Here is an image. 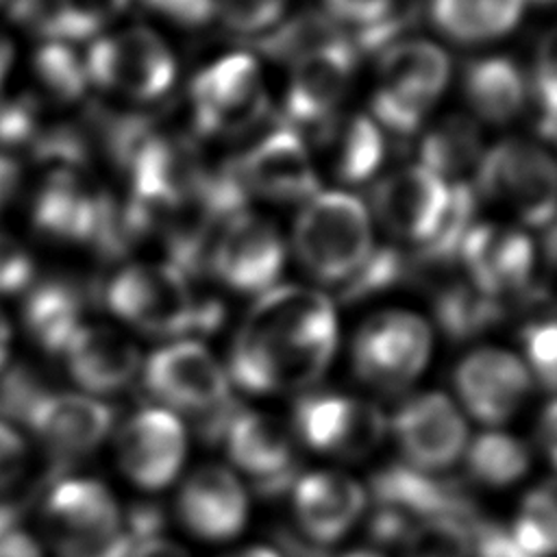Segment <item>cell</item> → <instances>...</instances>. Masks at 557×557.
I'll use <instances>...</instances> for the list:
<instances>
[{
    "instance_id": "1",
    "label": "cell",
    "mask_w": 557,
    "mask_h": 557,
    "mask_svg": "<svg viewBox=\"0 0 557 557\" xmlns=\"http://www.w3.org/2000/svg\"><path fill=\"white\" fill-rule=\"evenodd\" d=\"M337 346L333 302L302 285H274L259 294L242 322L228 374L244 392L302 389L329 368Z\"/></svg>"
},
{
    "instance_id": "2",
    "label": "cell",
    "mask_w": 557,
    "mask_h": 557,
    "mask_svg": "<svg viewBox=\"0 0 557 557\" xmlns=\"http://www.w3.org/2000/svg\"><path fill=\"white\" fill-rule=\"evenodd\" d=\"M104 302L120 320L157 337L213 333L224 318V307L200 298L172 263L124 265L107 283Z\"/></svg>"
},
{
    "instance_id": "3",
    "label": "cell",
    "mask_w": 557,
    "mask_h": 557,
    "mask_svg": "<svg viewBox=\"0 0 557 557\" xmlns=\"http://www.w3.org/2000/svg\"><path fill=\"white\" fill-rule=\"evenodd\" d=\"M292 246L307 274L344 285L374 250L368 209L352 194L318 191L296 218Z\"/></svg>"
},
{
    "instance_id": "4",
    "label": "cell",
    "mask_w": 557,
    "mask_h": 557,
    "mask_svg": "<svg viewBox=\"0 0 557 557\" xmlns=\"http://www.w3.org/2000/svg\"><path fill=\"white\" fill-rule=\"evenodd\" d=\"M450 63L440 46L426 39L387 46L376 67L374 122L394 135L416 133L446 89Z\"/></svg>"
},
{
    "instance_id": "5",
    "label": "cell",
    "mask_w": 557,
    "mask_h": 557,
    "mask_svg": "<svg viewBox=\"0 0 557 557\" xmlns=\"http://www.w3.org/2000/svg\"><path fill=\"white\" fill-rule=\"evenodd\" d=\"M474 185L527 226L548 228L557 218V161L529 139L509 137L483 152Z\"/></svg>"
},
{
    "instance_id": "6",
    "label": "cell",
    "mask_w": 557,
    "mask_h": 557,
    "mask_svg": "<svg viewBox=\"0 0 557 557\" xmlns=\"http://www.w3.org/2000/svg\"><path fill=\"white\" fill-rule=\"evenodd\" d=\"M44 516L57 557H128L117 500L96 479L67 476L52 483Z\"/></svg>"
},
{
    "instance_id": "7",
    "label": "cell",
    "mask_w": 557,
    "mask_h": 557,
    "mask_svg": "<svg viewBox=\"0 0 557 557\" xmlns=\"http://www.w3.org/2000/svg\"><path fill=\"white\" fill-rule=\"evenodd\" d=\"M89 83L135 102L161 98L176 78L168 44L146 26H131L98 37L85 54Z\"/></svg>"
},
{
    "instance_id": "8",
    "label": "cell",
    "mask_w": 557,
    "mask_h": 557,
    "mask_svg": "<svg viewBox=\"0 0 557 557\" xmlns=\"http://www.w3.org/2000/svg\"><path fill=\"white\" fill-rule=\"evenodd\" d=\"M433 348L424 318L387 309L370 315L352 339L355 374L381 392H398L413 383L429 363Z\"/></svg>"
},
{
    "instance_id": "9",
    "label": "cell",
    "mask_w": 557,
    "mask_h": 557,
    "mask_svg": "<svg viewBox=\"0 0 557 557\" xmlns=\"http://www.w3.org/2000/svg\"><path fill=\"white\" fill-rule=\"evenodd\" d=\"M120 211L91 181L72 168L52 172L33 205L35 226L63 242L120 250Z\"/></svg>"
},
{
    "instance_id": "10",
    "label": "cell",
    "mask_w": 557,
    "mask_h": 557,
    "mask_svg": "<svg viewBox=\"0 0 557 557\" xmlns=\"http://www.w3.org/2000/svg\"><path fill=\"white\" fill-rule=\"evenodd\" d=\"M292 433L315 453L363 459L383 442V411L361 398L335 392H307L292 409Z\"/></svg>"
},
{
    "instance_id": "11",
    "label": "cell",
    "mask_w": 557,
    "mask_h": 557,
    "mask_svg": "<svg viewBox=\"0 0 557 557\" xmlns=\"http://www.w3.org/2000/svg\"><path fill=\"white\" fill-rule=\"evenodd\" d=\"M148 394L170 409L202 420L228 403V376L220 361L194 339H176L154 350L141 366Z\"/></svg>"
},
{
    "instance_id": "12",
    "label": "cell",
    "mask_w": 557,
    "mask_h": 557,
    "mask_svg": "<svg viewBox=\"0 0 557 557\" xmlns=\"http://www.w3.org/2000/svg\"><path fill=\"white\" fill-rule=\"evenodd\" d=\"M194 124L202 135L242 133L263 117L268 98L250 52H231L202 67L189 89Z\"/></svg>"
},
{
    "instance_id": "13",
    "label": "cell",
    "mask_w": 557,
    "mask_h": 557,
    "mask_svg": "<svg viewBox=\"0 0 557 557\" xmlns=\"http://www.w3.org/2000/svg\"><path fill=\"white\" fill-rule=\"evenodd\" d=\"M228 170L246 198L252 194L270 202L305 205L320 191V176L309 148L287 124L263 133Z\"/></svg>"
},
{
    "instance_id": "14",
    "label": "cell",
    "mask_w": 557,
    "mask_h": 557,
    "mask_svg": "<svg viewBox=\"0 0 557 557\" xmlns=\"http://www.w3.org/2000/svg\"><path fill=\"white\" fill-rule=\"evenodd\" d=\"M205 265L226 287L259 296L274 287L285 265V244L270 220L244 209L220 228Z\"/></svg>"
},
{
    "instance_id": "15",
    "label": "cell",
    "mask_w": 557,
    "mask_h": 557,
    "mask_svg": "<svg viewBox=\"0 0 557 557\" xmlns=\"http://www.w3.org/2000/svg\"><path fill=\"white\" fill-rule=\"evenodd\" d=\"M113 422L115 413L107 403L89 394L50 389L35 396L22 420L59 466L91 455L109 437Z\"/></svg>"
},
{
    "instance_id": "16",
    "label": "cell",
    "mask_w": 557,
    "mask_h": 557,
    "mask_svg": "<svg viewBox=\"0 0 557 557\" xmlns=\"http://www.w3.org/2000/svg\"><path fill=\"white\" fill-rule=\"evenodd\" d=\"M389 426L407 466L422 472L448 470L468 446L461 411L440 392H424L405 400Z\"/></svg>"
},
{
    "instance_id": "17",
    "label": "cell",
    "mask_w": 557,
    "mask_h": 557,
    "mask_svg": "<svg viewBox=\"0 0 557 557\" xmlns=\"http://www.w3.org/2000/svg\"><path fill=\"white\" fill-rule=\"evenodd\" d=\"M448 202L450 183L420 163L383 176L372 191V207L385 231L418 248L440 231Z\"/></svg>"
},
{
    "instance_id": "18",
    "label": "cell",
    "mask_w": 557,
    "mask_h": 557,
    "mask_svg": "<svg viewBox=\"0 0 557 557\" xmlns=\"http://www.w3.org/2000/svg\"><path fill=\"white\" fill-rule=\"evenodd\" d=\"M457 259L466 278L487 296L505 302L527 296L535 270V246L516 226L474 222L461 242Z\"/></svg>"
},
{
    "instance_id": "19",
    "label": "cell",
    "mask_w": 557,
    "mask_h": 557,
    "mask_svg": "<svg viewBox=\"0 0 557 557\" xmlns=\"http://www.w3.org/2000/svg\"><path fill=\"white\" fill-rule=\"evenodd\" d=\"M531 385L533 379L522 359L494 346L468 352L455 368V389L463 409L487 426L513 418Z\"/></svg>"
},
{
    "instance_id": "20",
    "label": "cell",
    "mask_w": 557,
    "mask_h": 557,
    "mask_svg": "<svg viewBox=\"0 0 557 557\" xmlns=\"http://www.w3.org/2000/svg\"><path fill=\"white\" fill-rule=\"evenodd\" d=\"M185 453L183 422L161 407L137 411L117 431V463L128 481L144 490L170 485L183 468Z\"/></svg>"
},
{
    "instance_id": "21",
    "label": "cell",
    "mask_w": 557,
    "mask_h": 557,
    "mask_svg": "<svg viewBox=\"0 0 557 557\" xmlns=\"http://www.w3.org/2000/svg\"><path fill=\"white\" fill-rule=\"evenodd\" d=\"M222 442L231 461L255 481L263 496H276L294 487V433L281 418L239 409Z\"/></svg>"
},
{
    "instance_id": "22",
    "label": "cell",
    "mask_w": 557,
    "mask_h": 557,
    "mask_svg": "<svg viewBox=\"0 0 557 557\" xmlns=\"http://www.w3.org/2000/svg\"><path fill=\"white\" fill-rule=\"evenodd\" d=\"M357 52L350 41L324 46L292 63L285 115L292 128H315L337 113L352 81Z\"/></svg>"
},
{
    "instance_id": "23",
    "label": "cell",
    "mask_w": 557,
    "mask_h": 557,
    "mask_svg": "<svg viewBox=\"0 0 557 557\" xmlns=\"http://www.w3.org/2000/svg\"><path fill=\"white\" fill-rule=\"evenodd\" d=\"M294 516L307 540L333 544L342 540L366 509V490L337 470H315L296 479Z\"/></svg>"
},
{
    "instance_id": "24",
    "label": "cell",
    "mask_w": 557,
    "mask_h": 557,
    "mask_svg": "<svg viewBox=\"0 0 557 557\" xmlns=\"http://www.w3.org/2000/svg\"><path fill=\"white\" fill-rule=\"evenodd\" d=\"M181 522L198 537L222 542L235 537L248 518V496L224 466H202L183 483L176 500Z\"/></svg>"
},
{
    "instance_id": "25",
    "label": "cell",
    "mask_w": 557,
    "mask_h": 557,
    "mask_svg": "<svg viewBox=\"0 0 557 557\" xmlns=\"http://www.w3.org/2000/svg\"><path fill=\"white\" fill-rule=\"evenodd\" d=\"M372 494L379 507H389L413 522L450 518L472 524L479 513L459 483L407 463H394L372 476Z\"/></svg>"
},
{
    "instance_id": "26",
    "label": "cell",
    "mask_w": 557,
    "mask_h": 557,
    "mask_svg": "<svg viewBox=\"0 0 557 557\" xmlns=\"http://www.w3.org/2000/svg\"><path fill=\"white\" fill-rule=\"evenodd\" d=\"M72 379L89 394H115L141 370L137 346L104 324H83L63 350Z\"/></svg>"
},
{
    "instance_id": "27",
    "label": "cell",
    "mask_w": 557,
    "mask_h": 557,
    "mask_svg": "<svg viewBox=\"0 0 557 557\" xmlns=\"http://www.w3.org/2000/svg\"><path fill=\"white\" fill-rule=\"evenodd\" d=\"M309 133L313 137L320 163L342 183H363L383 165V128L368 115L335 113Z\"/></svg>"
},
{
    "instance_id": "28",
    "label": "cell",
    "mask_w": 557,
    "mask_h": 557,
    "mask_svg": "<svg viewBox=\"0 0 557 557\" xmlns=\"http://www.w3.org/2000/svg\"><path fill=\"white\" fill-rule=\"evenodd\" d=\"M463 94L481 120L507 124L524 109L529 83L509 57L490 54L466 65Z\"/></svg>"
},
{
    "instance_id": "29",
    "label": "cell",
    "mask_w": 557,
    "mask_h": 557,
    "mask_svg": "<svg viewBox=\"0 0 557 557\" xmlns=\"http://www.w3.org/2000/svg\"><path fill=\"white\" fill-rule=\"evenodd\" d=\"M85 298L78 287L65 281L37 283L24 300V324L30 337L48 352H61L78 333Z\"/></svg>"
},
{
    "instance_id": "30",
    "label": "cell",
    "mask_w": 557,
    "mask_h": 557,
    "mask_svg": "<svg viewBox=\"0 0 557 557\" xmlns=\"http://www.w3.org/2000/svg\"><path fill=\"white\" fill-rule=\"evenodd\" d=\"M527 0H429L435 26L455 41L483 44L516 28Z\"/></svg>"
},
{
    "instance_id": "31",
    "label": "cell",
    "mask_w": 557,
    "mask_h": 557,
    "mask_svg": "<svg viewBox=\"0 0 557 557\" xmlns=\"http://www.w3.org/2000/svg\"><path fill=\"white\" fill-rule=\"evenodd\" d=\"M418 154L420 165L450 183V178L466 174L470 168L476 170L483 157L481 131L468 115H444L422 135Z\"/></svg>"
},
{
    "instance_id": "32",
    "label": "cell",
    "mask_w": 557,
    "mask_h": 557,
    "mask_svg": "<svg viewBox=\"0 0 557 557\" xmlns=\"http://www.w3.org/2000/svg\"><path fill=\"white\" fill-rule=\"evenodd\" d=\"M433 309L440 329L461 342L494 326L505 313V302L487 296L466 278L440 287Z\"/></svg>"
},
{
    "instance_id": "33",
    "label": "cell",
    "mask_w": 557,
    "mask_h": 557,
    "mask_svg": "<svg viewBox=\"0 0 557 557\" xmlns=\"http://www.w3.org/2000/svg\"><path fill=\"white\" fill-rule=\"evenodd\" d=\"M466 466L474 481L490 487H505L522 479L531 466L527 444L503 431H485L466 446Z\"/></svg>"
},
{
    "instance_id": "34",
    "label": "cell",
    "mask_w": 557,
    "mask_h": 557,
    "mask_svg": "<svg viewBox=\"0 0 557 557\" xmlns=\"http://www.w3.org/2000/svg\"><path fill=\"white\" fill-rule=\"evenodd\" d=\"M344 41H350V39L344 37L337 22L329 13L305 11L270 28L257 41V48H261L272 59L294 63L307 52H313L324 46L344 44Z\"/></svg>"
},
{
    "instance_id": "35",
    "label": "cell",
    "mask_w": 557,
    "mask_h": 557,
    "mask_svg": "<svg viewBox=\"0 0 557 557\" xmlns=\"http://www.w3.org/2000/svg\"><path fill=\"white\" fill-rule=\"evenodd\" d=\"M511 535L529 557H557V479L540 483L522 498Z\"/></svg>"
},
{
    "instance_id": "36",
    "label": "cell",
    "mask_w": 557,
    "mask_h": 557,
    "mask_svg": "<svg viewBox=\"0 0 557 557\" xmlns=\"http://www.w3.org/2000/svg\"><path fill=\"white\" fill-rule=\"evenodd\" d=\"M131 0H48L39 24L50 39L78 41L107 28Z\"/></svg>"
},
{
    "instance_id": "37",
    "label": "cell",
    "mask_w": 557,
    "mask_h": 557,
    "mask_svg": "<svg viewBox=\"0 0 557 557\" xmlns=\"http://www.w3.org/2000/svg\"><path fill=\"white\" fill-rule=\"evenodd\" d=\"M537 289L531 292L529 302L535 307L520 329V344L531 379L544 389L557 392V309L542 307L535 298Z\"/></svg>"
},
{
    "instance_id": "38",
    "label": "cell",
    "mask_w": 557,
    "mask_h": 557,
    "mask_svg": "<svg viewBox=\"0 0 557 557\" xmlns=\"http://www.w3.org/2000/svg\"><path fill=\"white\" fill-rule=\"evenodd\" d=\"M400 546L405 557H472L470 524L450 518L418 520Z\"/></svg>"
},
{
    "instance_id": "39",
    "label": "cell",
    "mask_w": 557,
    "mask_h": 557,
    "mask_svg": "<svg viewBox=\"0 0 557 557\" xmlns=\"http://www.w3.org/2000/svg\"><path fill=\"white\" fill-rule=\"evenodd\" d=\"M35 70L48 91L63 100L81 98L89 85L85 57L65 41L50 39L44 44L35 57Z\"/></svg>"
},
{
    "instance_id": "40",
    "label": "cell",
    "mask_w": 557,
    "mask_h": 557,
    "mask_svg": "<svg viewBox=\"0 0 557 557\" xmlns=\"http://www.w3.org/2000/svg\"><path fill=\"white\" fill-rule=\"evenodd\" d=\"M529 91L537 109L540 133L557 141V26H553L537 46Z\"/></svg>"
},
{
    "instance_id": "41",
    "label": "cell",
    "mask_w": 557,
    "mask_h": 557,
    "mask_svg": "<svg viewBox=\"0 0 557 557\" xmlns=\"http://www.w3.org/2000/svg\"><path fill=\"white\" fill-rule=\"evenodd\" d=\"M413 270L411 257L403 255L396 248H381L372 250L359 272L342 285V296L346 300H361L385 292L387 287L400 283Z\"/></svg>"
},
{
    "instance_id": "42",
    "label": "cell",
    "mask_w": 557,
    "mask_h": 557,
    "mask_svg": "<svg viewBox=\"0 0 557 557\" xmlns=\"http://www.w3.org/2000/svg\"><path fill=\"white\" fill-rule=\"evenodd\" d=\"M165 518L157 505H139L124 522L128 557H189V553L165 533Z\"/></svg>"
},
{
    "instance_id": "43",
    "label": "cell",
    "mask_w": 557,
    "mask_h": 557,
    "mask_svg": "<svg viewBox=\"0 0 557 557\" xmlns=\"http://www.w3.org/2000/svg\"><path fill=\"white\" fill-rule=\"evenodd\" d=\"M289 0H218L222 24L237 35H261L274 28Z\"/></svg>"
},
{
    "instance_id": "44",
    "label": "cell",
    "mask_w": 557,
    "mask_h": 557,
    "mask_svg": "<svg viewBox=\"0 0 557 557\" xmlns=\"http://www.w3.org/2000/svg\"><path fill=\"white\" fill-rule=\"evenodd\" d=\"M324 4L335 22L352 24L359 30L394 13L403 0H324Z\"/></svg>"
},
{
    "instance_id": "45",
    "label": "cell",
    "mask_w": 557,
    "mask_h": 557,
    "mask_svg": "<svg viewBox=\"0 0 557 557\" xmlns=\"http://www.w3.org/2000/svg\"><path fill=\"white\" fill-rule=\"evenodd\" d=\"M28 466V448L20 431L0 420V494L11 490Z\"/></svg>"
},
{
    "instance_id": "46",
    "label": "cell",
    "mask_w": 557,
    "mask_h": 557,
    "mask_svg": "<svg viewBox=\"0 0 557 557\" xmlns=\"http://www.w3.org/2000/svg\"><path fill=\"white\" fill-rule=\"evenodd\" d=\"M33 261L13 239L0 235V296L13 294L30 285Z\"/></svg>"
},
{
    "instance_id": "47",
    "label": "cell",
    "mask_w": 557,
    "mask_h": 557,
    "mask_svg": "<svg viewBox=\"0 0 557 557\" xmlns=\"http://www.w3.org/2000/svg\"><path fill=\"white\" fill-rule=\"evenodd\" d=\"M157 13L183 24V26H200L209 22L215 13L218 0H144Z\"/></svg>"
},
{
    "instance_id": "48",
    "label": "cell",
    "mask_w": 557,
    "mask_h": 557,
    "mask_svg": "<svg viewBox=\"0 0 557 557\" xmlns=\"http://www.w3.org/2000/svg\"><path fill=\"white\" fill-rule=\"evenodd\" d=\"M0 557H44L41 546L22 527L0 535Z\"/></svg>"
},
{
    "instance_id": "49",
    "label": "cell",
    "mask_w": 557,
    "mask_h": 557,
    "mask_svg": "<svg viewBox=\"0 0 557 557\" xmlns=\"http://www.w3.org/2000/svg\"><path fill=\"white\" fill-rule=\"evenodd\" d=\"M537 433L548 461L557 468V398L544 407Z\"/></svg>"
},
{
    "instance_id": "50",
    "label": "cell",
    "mask_w": 557,
    "mask_h": 557,
    "mask_svg": "<svg viewBox=\"0 0 557 557\" xmlns=\"http://www.w3.org/2000/svg\"><path fill=\"white\" fill-rule=\"evenodd\" d=\"M20 178H22L20 165L11 157L0 154V213L13 202L20 189Z\"/></svg>"
},
{
    "instance_id": "51",
    "label": "cell",
    "mask_w": 557,
    "mask_h": 557,
    "mask_svg": "<svg viewBox=\"0 0 557 557\" xmlns=\"http://www.w3.org/2000/svg\"><path fill=\"white\" fill-rule=\"evenodd\" d=\"M11 344H13V326L7 315V311L0 305V372L7 368L11 357Z\"/></svg>"
},
{
    "instance_id": "52",
    "label": "cell",
    "mask_w": 557,
    "mask_h": 557,
    "mask_svg": "<svg viewBox=\"0 0 557 557\" xmlns=\"http://www.w3.org/2000/svg\"><path fill=\"white\" fill-rule=\"evenodd\" d=\"M11 65H13V44L4 33H0V85L9 76Z\"/></svg>"
},
{
    "instance_id": "53",
    "label": "cell",
    "mask_w": 557,
    "mask_h": 557,
    "mask_svg": "<svg viewBox=\"0 0 557 557\" xmlns=\"http://www.w3.org/2000/svg\"><path fill=\"white\" fill-rule=\"evenodd\" d=\"M544 252L548 257V261L557 268V218L555 222L548 226L546 237H544Z\"/></svg>"
},
{
    "instance_id": "54",
    "label": "cell",
    "mask_w": 557,
    "mask_h": 557,
    "mask_svg": "<svg viewBox=\"0 0 557 557\" xmlns=\"http://www.w3.org/2000/svg\"><path fill=\"white\" fill-rule=\"evenodd\" d=\"M224 557H281V555L274 548H268V546H248V548L235 550V553L224 555Z\"/></svg>"
},
{
    "instance_id": "55",
    "label": "cell",
    "mask_w": 557,
    "mask_h": 557,
    "mask_svg": "<svg viewBox=\"0 0 557 557\" xmlns=\"http://www.w3.org/2000/svg\"><path fill=\"white\" fill-rule=\"evenodd\" d=\"M342 557H383V555H379L374 550H352V553H346Z\"/></svg>"
},
{
    "instance_id": "56",
    "label": "cell",
    "mask_w": 557,
    "mask_h": 557,
    "mask_svg": "<svg viewBox=\"0 0 557 557\" xmlns=\"http://www.w3.org/2000/svg\"><path fill=\"white\" fill-rule=\"evenodd\" d=\"M537 4H557V0H533Z\"/></svg>"
},
{
    "instance_id": "57",
    "label": "cell",
    "mask_w": 557,
    "mask_h": 557,
    "mask_svg": "<svg viewBox=\"0 0 557 557\" xmlns=\"http://www.w3.org/2000/svg\"><path fill=\"white\" fill-rule=\"evenodd\" d=\"M0 2H4V0H0Z\"/></svg>"
}]
</instances>
